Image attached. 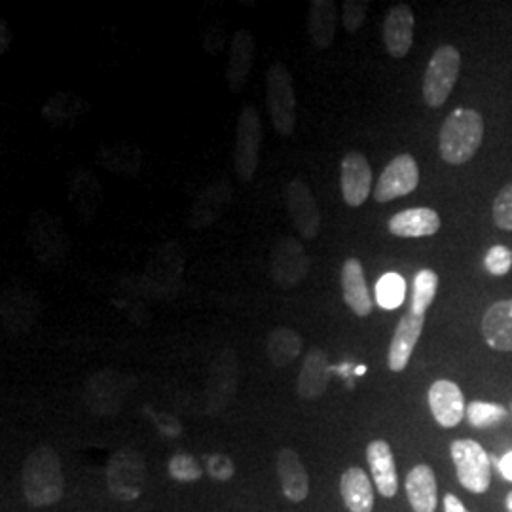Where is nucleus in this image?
<instances>
[{"instance_id":"35","label":"nucleus","mask_w":512,"mask_h":512,"mask_svg":"<svg viewBox=\"0 0 512 512\" xmlns=\"http://www.w3.org/2000/svg\"><path fill=\"white\" fill-rule=\"evenodd\" d=\"M207 473L211 478L220 480V482H226L230 480L234 473H236V467L232 463V459L224 454H213L207 458Z\"/></svg>"},{"instance_id":"12","label":"nucleus","mask_w":512,"mask_h":512,"mask_svg":"<svg viewBox=\"0 0 512 512\" xmlns=\"http://www.w3.org/2000/svg\"><path fill=\"white\" fill-rule=\"evenodd\" d=\"M416 18L408 4L393 6L384 21V44L387 54L395 59H403L414 44Z\"/></svg>"},{"instance_id":"15","label":"nucleus","mask_w":512,"mask_h":512,"mask_svg":"<svg viewBox=\"0 0 512 512\" xmlns=\"http://www.w3.org/2000/svg\"><path fill=\"white\" fill-rule=\"evenodd\" d=\"M277 475L281 490L291 503H302L310 495V478L294 448H281L277 452Z\"/></svg>"},{"instance_id":"26","label":"nucleus","mask_w":512,"mask_h":512,"mask_svg":"<svg viewBox=\"0 0 512 512\" xmlns=\"http://www.w3.org/2000/svg\"><path fill=\"white\" fill-rule=\"evenodd\" d=\"M266 349L272 365L289 366L302 351V336L289 327H277L270 332Z\"/></svg>"},{"instance_id":"10","label":"nucleus","mask_w":512,"mask_h":512,"mask_svg":"<svg viewBox=\"0 0 512 512\" xmlns=\"http://www.w3.org/2000/svg\"><path fill=\"white\" fill-rule=\"evenodd\" d=\"M340 186L349 207H361L372 190V169L365 154L348 152L340 165Z\"/></svg>"},{"instance_id":"38","label":"nucleus","mask_w":512,"mask_h":512,"mask_svg":"<svg viewBox=\"0 0 512 512\" xmlns=\"http://www.w3.org/2000/svg\"><path fill=\"white\" fill-rule=\"evenodd\" d=\"M0 52H6L8 48H10V42H12V38H10V29H8V23L6 21H2V25H0Z\"/></svg>"},{"instance_id":"37","label":"nucleus","mask_w":512,"mask_h":512,"mask_svg":"<svg viewBox=\"0 0 512 512\" xmlns=\"http://www.w3.org/2000/svg\"><path fill=\"white\" fill-rule=\"evenodd\" d=\"M497 467H499L501 476H503L505 480L512 482V452L505 454L503 458L499 459V461H497Z\"/></svg>"},{"instance_id":"4","label":"nucleus","mask_w":512,"mask_h":512,"mask_svg":"<svg viewBox=\"0 0 512 512\" xmlns=\"http://www.w3.org/2000/svg\"><path fill=\"white\" fill-rule=\"evenodd\" d=\"M450 454L459 484L471 494H486L492 484V459L476 440H454Z\"/></svg>"},{"instance_id":"8","label":"nucleus","mask_w":512,"mask_h":512,"mask_svg":"<svg viewBox=\"0 0 512 512\" xmlns=\"http://www.w3.org/2000/svg\"><path fill=\"white\" fill-rule=\"evenodd\" d=\"M420 184V167L410 154H399L393 158L374 188V200L387 203L412 194Z\"/></svg>"},{"instance_id":"28","label":"nucleus","mask_w":512,"mask_h":512,"mask_svg":"<svg viewBox=\"0 0 512 512\" xmlns=\"http://www.w3.org/2000/svg\"><path fill=\"white\" fill-rule=\"evenodd\" d=\"M406 281L399 274H385L376 285V302L384 310H395L404 302Z\"/></svg>"},{"instance_id":"24","label":"nucleus","mask_w":512,"mask_h":512,"mask_svg":"<svg viewBox=\"0 0 512 512\" xmlns=\"http://www.w3.org/2000/svg\"><path fill=\"white\" fill-rule=\"evenodd\" d=\"M31 243L42 262H55L65 256L67 239L54 219L35 220L31 228Z\"/></svg>"},{"instance_id":"33","label":"nucleus","mask_w":512,"mask_h":512,"mask_svg":"<svg viewBox=\"0 0 512 512\" xmlns=\"http://www.w3.org/2000/svg\"><path fill=\"white\" fill-rule=\"evenodd\" d=\"M366 12H368L366 0H346L344 8H342V21H344L346 31L349 33L359 31L365 23Z\"/></svg>"},{"instance_id":"18","label":"nucleus","mask_w":512,"mask_h":512,"mask_svg":"<svg viewBox=\"0 0 512 512\" xmlns=\"http://www.w3.org/2000/svg\"><path fill=\"white\" fill-rule=\"evenodd\" d=\"M253 63H255V37L247 29H239L232 38L230 59L226 69L228 86L232 92L238 93L243 90L249 73L253 69Z\"/></svg>"},{"instance_id":"11","label":"nucleus","mask_w":512,"mask_h":512,"mask_svg":"<svg viewBox=\"0 0 512 512\" xmlns=\"http://www.w3.org/2000/svg\"><path fill=\"white\" fill-rule=\"evenodd\" d=\"M427 401L433 418L446 429L459 425L467 412L463 391L450 380H437L431 385Z\"/></svg>"},{"instance_id":"39","label":"nucleus","mask_w":512,"mask_h":512,"mask_svg":"<svg viewBox=\"0 0 512 512\" xmlns=\"http://www.w3.org/2000/svg\"><path fill=\"white\" fill-rule=\"evenodd\" d=\"M505 507H507V511L512 512V492L505 499Z\"/></svg>"},{"instance_id":"32","label":"nucleus","mask_w":512,"mask_h":512,"mask_svg":"<svg viewBox=\"0 0 512 512\" xmlns=\"http://www.w3.org/2000/svg\"><path fill=\"white\" fill-rule=\"evenodd\" d=\"M495 226L501 230L512 232V184H507L495 198Z\"/></svg>"},{"instance_id":"6","label":"nucleus","mask_w":512,"mask_h":512,"mask_svg":"<svg viewBox=\"0 0 512 512\" xmlns=\"http://www.w3.org/2000/svg\"><path fill=\"white\" fill-rule=\"evenodd\" d=\"M310 256L300 239L281 238L272 249L270 275L279 289H296L310 274Z\"/></svg>"},{"instance_id":"23","label":"nucleus","mask_w":512,"mask_h":512,"mask_svg":"<svg viewBox=\"0 0 512 512\" xmlns=\"http://www.w3.org/2000/svg\"><path fill=\"white\" fill-rule=\"evenodd\" d=\"M336 23H338V8L332 0L311 2L308 31H310L311 42L319 50H327L332 46L336 37Z\"/></svg>"},{"instance_id":"7","label":"nucleus","mask_w":512,"mask_h":512,"mask_svg":"<svg viewBox=\"0 0 512 512\" xmlns=\"http://www.w3.org/2000/svg\"><path fill=\"white\" fill-rule=\"evenodd\" d=\"M262 145V124L255 107H243L239 112L234 148V169L239 181L251 183L258 167V154Z\"/></svg>"},{"instance_id":"16","label":"nucleus","mask_w":512,"mask_h":512,"mask_svg":"<svg viewBox=\"0 0 512 512\" xmlns=\"http://www.w3.org/2000/svg\"><path fill=\"white\" fill-rule=\"evenodd\" d=\"M387 228L397 238H427L439 232L440 217L431 207L404 209L389 219Z\"/></svg>"},{"instance_id":"17","label":"nucleus","mask_w":512,"mask_h":512,"mask_svg":"<svg viewBox=\"0 0 512 512\" xmlns=\"http://www.w3.org/2000/svg\"><path fill=\"white\" fill-rule=\"evenodd\" d=\"M329 385V359L321 348H311L300 368L296 391L304 401L319 399Z\"/></svg>"},{"instance_id":"3","label":"nucleus","mask_w":512,"mask_h":512,"mask_svg":"<svg viewBox=\"0 0 512 512\" xmlns=\"http://www.w3.org/2000/svg\"><path fill=\"white\" fill-rule=\"evenodd\" d=\"M461 54L458 48L446 44L433 54L423 76V101L431 109L442 107L458 82Z\"/></svg>"},{"instance_id":"9","label":"nucleus","mask_w":512,"mask_h":512,"mask_svg":"<svg viewBox=\"0 0 512 512\" xmlns=\"http://www.w3.org/2000/svg\"><path fill=\"white\" fill-rule=\"evenodd\" d=\"M287 209L296 232L304 239H315L321 232V213L310 186L302 179H293L285 188Z\"/></svg>"},{"instance_id":"20","label":"nucleus","mask_w":512,"mask_h":512,"mask_svg":"<svg viewBox=\"0 0 512 512\" xmlns=\"http://www.w3.org/2000/svg\"><path fill=\"white\" fill-rule=\"evenodd\" d=\"M482 336L495 351H512V298L495 302L484 313Z\"/></svg>"},{"instance_id":"30","label":"nucleus","mask_w":512,"mask_h":512,"mask_svg":"<svg viewBox=\"0 0 512 512\" xmlns=\"http://www.w3.org/2000/svg\"><path fill=\"white\" fill-rule=\"evenodd\" d=\"M82 109V101L78 97H69V95H55L48 105L44 107V118L50 122H67L69 118L78 116V112Z\"/></svg>"},{"instance_id":"2","label":"nucleus","mask_w":512,"mask_h":512,"mask_svg":"<svg viewBox=\"0 0 512 512\" xmlns=\"http://www.w3.org/2000/svg\"><path fill=\"white\" fill-rule=\"evenodd\" d=\"M484 141V118L473 109H456L444 120L439 133L442 160L463 165L475 158Z\"/></svg>"},{"instance_id":"34","label":"nucleus","mask_w":512,"mask_h":512,"mask_svg":"<svg viewBox=\"0 0 512 512\" xmlns=\"http://www.w3.org/2000/svg\"><path fill=\"white\" fill-rule=\"evenodd\" d=\"M484 266L492 275H507L512 268L511 249L503 245H495L484 258Z\"/></svg>"},{"instance_id":"22","label":"nucleus","mask_w":512,"mask_h":512,"mask_svg":"<svg viewBox=\"0 0 512 512\" xmlns=\"http://www.w3.org/2000/svg\"><path fill=\"white\" fill-rule=\"evenodd\" d=\"M340 494L349 512H372L374 488L361 467H349L340 478Z\"/></svg>"},{"instance_id":"5","label":"nucleus","mask_w":512,"mask_h":512,"mask_svg":"<svg viewBox=\"0 0 512 512\" xmlns=\"http://www.w3.org/2000/svg\"><path fill=\"white\" fill-rule=\"evenodd\" d=\"M268 109L272 124L279 135H293L296 128V95L293 76L283 63H274L266 74Z\"/></svg>"},{"instance_id":"1","label":"nucleus","mask_w":512,"mask_h":512,"mask_svg":"<svg viewBox=\"0 0 512 512\" xmlns=\"http://www.w3.org/2000/svg\"><path fill=\"white\" fill-rule=\"evenodd\" d=\"M23 494L33 507H52L65 492L61 461L50 446H40L23 463Z\"/></svg>"},{"instance_id":"27","label":"nucleus","mask_w":512,"mask_h":512,"mask_svg":"<svg viewBox=\"0 0 512 512\" xmlns=\"http://www.w3.org/2000/svg\"><path fill=\"white\" fill-rule=\"evenodd\" d=\"M439 291V275L435 274L429 268L420 270L414 277V287H412V298H410V311L425 315L435 302V296Z\"/></svg>"},{"instance_id":"14","label":"nucleus","mask_w":512,"mask_h":512,"mask_svg":"<svg viewBox=\"0 0 512 512\" xmlns=\"http://www.w3.org/2000/svg\"><path fill=\"white\" fill-rule=\"evenodd\" d=\"M366 461L370 465L372 480L380 495H384L385 499L395 497L399 492V475H397V463L389 442L372 440L366 446Z\"/></svg>"},{"instance_id":"25","label":"nucleus","mask_w":512,"mask_h":512,"mask_svg":"<svg viewBox=\"0 0 512 512\" xmlns=\"http://www.w3.org/2000/svg\"><path fill=\"white\" fill-rule=\"evenodd\" d=\"M228 202H230V186L228 184L220 183L207 188L194 205L190 224L194 228H203V226L213 224L215 219L222 215Z\"/></svg>"},{"instance_id":"13","label":"nucleus","mask_w":512,"mask_h":512,"mask_svg":"<svg viewBox=\"0 0 512 512\" xmlns=\"http://www.w3.org/2000/svg\"><path fill=\"white\" fill-rule=\"evenodd\" d=\"M423 325H425V315H418L410 310L404 313L403 319L395 329L391 346H389V355H387V365L391 372H403L408 366L423 332Z\"/></svg>"},{"instance_id":"36","label":"nucleus","mask_w":512,"mask_h":512,"mask_svg":"<svg viewBox=\"0 0 512 512\" xmlns=\"http://www.w3.org/2000/svg\"><path fill=\"white\" fill-rule=\"evenodd\" d=\"M442 505H444V512H471L467 511V507L459 501L458 495L454 494L444 495Z\"/></svg>"},{"instance_id":"19","label":"nucleus","mask_w":512,"mask_h":512,"mask_svg":"<svg viewBox=\"0 0 512 512\" xmlns=\"http://www.w3.org/2000/svg\"><path fill=\"white\" fill-rule=\"evenodd\" d=\"M342 293L349 310L359 317L372 313V294L366 285L365 270L359 258H348L342 266Z\"/></svg>"},{"instance_id":"29","label":"nucleus","mask_w":512,"mask_h":512,"mask_svg":"<svg viewBox=\"0 0 512 512\" xmlns=\"http://www.w3.org/2000/svg\"><path fill=\"white\" fill-rule=\"evenodd\" d=\"M465 414H467L469 423L473 427H478V429L492 427L495 423H501V421L509 416L505 406H501V404L480 403V401L469 404Z\"/></svg>"},{"instance_id":"21","label":"nucleus","mask_w":512,"mask_h":512,"mask_svg":"<svg viewBox=\"0 0 512 512\" xmlns=\"http://www.w3.org/2000/svg\"><path fill=\"white\" fill-rule=\"evenodd\" d=\"M406 495L414 512L437 511V476L425 463L416 465L406 476Z\"/></svg>"},{"instance_id":"31","label":"nucleus","mask_w":512,"mask_h":512,"mask_svg":"<svg viewBox=\"0 0 512 512\" xmlns=\"http://www.w3.org/2000/svg\"><path fill=\"white\" fill-rule=\"evenodd\" d=\"M169 475L179 482H196L202 478L203 469L198 459L188 454H177L169 459Z\"/></svg>"}]
</instances>
